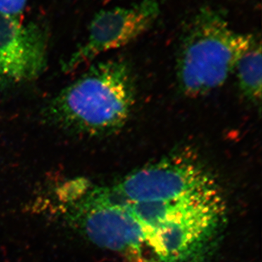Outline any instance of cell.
Returning <instances> with one entry per match:
<instances>
[{
	"mask_svg": "<svg viewBox=\"0 0 262 262\" xmlns=\"http://www.w3.org/2000/svg\"><path fill=\"white\" fill-rule=\"evenodd\" d=\"M136 99L134 77L125 60L94 63L48 105V121L89 136L108 135L124 127Z\"/></svg>",
	"mask_w": 262,
	"mask_h": 262,
	"instance_id": "cell-1",
	"label": "cell"
},
{
	"mask_svg": "<svg viewBox=\"0 0 262 262\" xmlns=\"http://www.w3.org/2000/svg\"><path fill=\"white\" fill-rule=\"evenodd\" d=\"M225 208L220 188L146 203L142 211L144 246L159 262H189L216 233Z\"/></svg>",
	"mask_w": 262,
	"mask_h": 262,
	"instance_id": "cell-2",
	"label": "cell"
},
{
	"mask_svg": "<svg viewBox=\"0 0 262 262\" xmlns=\"http://www.w3.org/2000/svg\"><path fill=\"white\" fill-rule=\"evenodd\" d=\"M256 37L235 32L220 12L202 8L188 23L177 62L181 91L206 96L225 84Z\"/></svg>",
	"mask_w": 262,
	"mask_h": 262,
	"instance_id": "cell-3",
	"label": "cell"
},
{
	"mask_svg": "<svg viewBox=\"0 0 262 262\" xmlns=\"http://www.w3.org/2000/svg\"><path fill=\"white\" fill-rule=\"evenodd\" d=\"M215 177L192 150H176L134 170L111 188L130 203L172 201L218 186Z\"/></svg>",
	"mask_w": 262,
	"mask_h": 262,
	"instance_id": "cell-4",
	"label": "cell"
},
{
	"mask_svg": "<svg viewBox=\"0 0 262 262\" xmlns=\"http://www.w3.org/2000/svg\"><path fill=\"white\" fill-rule=\"evenodd\" d=\"M160 13L158 0L101 10L91 20L87 41L62 63V70L73 72L103 53L125 47L151 28Z\"/></svg>",
	"mask_w": 262,
	"mask_h": 262,
	"instance_id": "cell-5",
	"label": "cell"
},
{
	"mask_svg": "<svg viewBox=\"0 0 262 262\" xmlns=\"http://www.w3.org/2000/svg\"><path fill=\"white\" fill-rule=\"evenodd\" d=\"M88 198L81 208L80 225L91 242L115 251H139L144 247L140 225L110 187L97 189Z\"/></svg>",
	"mask_w": 262,
	"mask_h": 262,
	"instance_id": "cell-6",
	"label": "cell"
},
{
	"mask_svg": "<svg viewBox=\"0 0 262 262\" xmlns=\"http://www.w3.org/2000/svg\"><path fill=\"white\" fill-rule=\"evenodd\" d=\"M47 47V32L39 24L0 13V87L35 80L46 68Z\"/></svg>",
	"mask_w": 262,
	"mask_h": 262,
	"instance_id": "cell-7",
	"label": "cell"
},
{
	"mask_svg": "<svg viewBox=\"0 0 262 262\" xmlns=\"http://www.w3.org/2000/svg\"><path fill=\"white\" fill-rule=\"evenodd\" d=\"M261 42L256 38L249 49L239 58L234 71L241 94L256 105H259L261 100Z\"/></svg>",
	"mask_w": 262,
	"mask_h": 262,
	"instance_id": "cell-8",
	"label": "cell"
},
{
	"mask_svg": "<svg viewBox=\"0 0 262 262\" xmlns=\"http://www.w3.org/2000/svg\"><path fill=\"white\" fill-rule=\"evenodd\" d=\"M28 0H0V13L15 17L21 14Z\"/></svg>",
	"mask_w": 262,
	"mask_h": 262,
	"instance_id": "cell-9",
	"label": "cell"
}]
</instances>
